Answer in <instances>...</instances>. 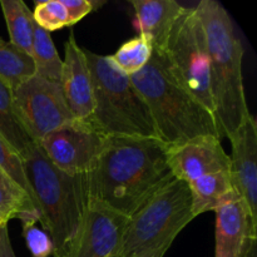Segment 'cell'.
I'll return each instance as SVG.
<instances>
[{"label": "cell", "instance_id": "cell-1", "mask_svg": "<svg viewBox=\"0 0 257 257\" xmlns=\"http://www.w3.org/2000/svg\"><path fill=\"white\" fill-rule=\"evenodd\" d=\"M168 147L158 138L113 136L84 175L88 202L130 217L156 191L172 181Z\"/></svg>", "mask_w": 257, "mask_h": 257}, {"label": "cell", "instance_id": "cell-2", "mask_svg": "<svg viewBox=\"0 0 257 257\" xmlns=\"http://www.w3.org/2000/svg\"><path fill=\"white\" fill-rule=\"evenodd\" d=\"M207 42L213 115L221 137H230L248 112L242 77V43L232 19L217 0H201L195 8Z\"/></svg>", "mask_w": 257, "mask_h": 257}, {"label": "cell", "instance_id": "cell-3", "mask_svg": "<svg viewBox=\"0 0 257 257\" xmlns=\"http://www.w3.org/2000/svg\"><path fill=\"white\" fill-rule=\"evenodd\" d=\"M130 78L150 110L157 138L166 146L201 136L221 138L212 113L173 79L162 53L153 52L148 64Z\"/></svg>", "mask_w": 257, "mask_h": 257}, {"label": "cell", "instance_id": "cell-4", "mask_svg": "<svg viewBox=\"0 0 257 257\" xmlns=\"http://www.w3.org/2000/svg\"><path fill=\"white\" fill-rule=\"evenodd\" d=\"M40 223L52 238L54 256L75 235L87 208L84 175H68L55 167L37 143L22 158Z\"/></svg>", "mask_w": 257, "mask_h": 257}, {"label": "cell", "instance_id": "cell-5", "mask_svg": "<svg viewBox=\"0 0 257 257\" xmlns=\"http://www.w3.org/2000/svg\"><path fill=\"white\" fill-rule=\"evenodd\" d=\"M93 84L94 109L88 119L104 135L113 137L157 138L150 110L110 55L85 50Z\"/></svg>", "mask_w": 257, "mask_h": 257}, {"label": "cell", "instance_id": "cell-6", "mask_svg": "<svg viewBox=\"0 0 257 257\" xmlns=\"http://www.w3.org/2000/svg\"><path fill=\"white\" fill-rule=\"evenodd\" d=\"M195 218L187 182L173 178L128 217L119 257L170 243Z\"/></svg>", "mask_w": 257, "mask_h": 257}, {"label": "cell", "instance_id": "cell-7", "mask_svg": "<svg viewBox=\"0 0 257 257\" xmlns=\"http://www.w3.org/2000/svg\"><path fill=\"white\" fill-rule=\"evenodd\" d=\"M162 55L173 79L213 114L210 55L195 8H185L171 30Z\"/></svg>", "mask_w": 257, "mask_h": 257}, {"label": "cell", "instance_id": "cell-8", "mask_svg": "<svg viewBox=\"0 0 257 257\" xmlns=\"http://www.w3.org/2000/svg\"><path fill=\"white\" fill-rule=\"evenodd\" d=\"M15 114L32 142L39 143L57 128L75 119L60 82L34 74L13 90Z\"/></svg>", "mask_w": 257, "mask_h": 257}, {"label": "cell", "instance_id": "cell-9", "mask_svg": "<svg viewBox=\"0 0 257 257\" xmlns=\"http://www.w3.org/2000/svg\"><path fill=\"white\" fill-rule=\"evenodd\" d=\"M109 136L89 119H73L37 143L48 160L68 175H85L97 163Z\"/></svg>", "mask_w": 257, "mask_h": 257}, {"label": "cell", "instance_id": "cell-10", "mask_svg": "<svg viewBox=\"0 0 257 257\" xmlns=\"http://www.w3.org/2000/svg\"><path fill=\"white\" fill-rule=\"evenodd\" d=\"M127 221L102 203L88 202L75 235L54 257H119Z\"/></svg>", "mask_w": 257, "mask_h": 257}, {"label": "cell", "instance_id": "cell-11", "mask_svg": "<svg viewBox=\"0 0 257 257\" xmlns=\"http://www.w3.org/2000/svg\"><path fill=\"white\" fill-rule=\"evenodd\" d=\"M167 163L176 180L191 182L211 173L230 170V156L221 138L201 136L187 142L167 146Z\"/></svg>", "mask_w": 257, "mask_h": 257}, {"label": "cell", "instance_id": "cell-12", "mask_svg": "<svg viewBox=\"0 0 257 257\" xmlns=\"http://www.w3.org/2000/svg\"><path fill=\"white\" fill-rule=\"evenodd\" d=\"M230 176L238 197L257 222V120L252 114L228 137Z\"/></svg>", "mask_w": 257, "mask_h": 257}, {"label": "cell", "instance_id": "cell-13", "mask_svg": "<svg viewBox=\"0 0 257 257\" xmlns=\"http://www.w3.org/2000/svg\"><path fill=\"white\" fill-rule=\"evenodd\" d=\"M216 212L215 257H257V222L242 200Z\"/></svg>", "mask_w": 257, "mask_h": 257}, {"label": "cell", "instance_id": "cell-14", "mask_svg": "<svg viewBox=\"0 0 257 257\" xmlns=\"http://www.w3.org/2000/svg\"><path fill=\"white\" fill-rule=\"evenodd\" d=\"M64 48L65 57L63 60L60 85L68 107L75 119H87L94 109V99L92 75L84 49L78 45L73 32H70Z\"/></svg>", "mask_w": 257, "mask_h": 257}, {"label": "cell", "instance_id": "cell-15", "mask_svg": "<svg viewBox=\"0 0 257 257\" xmlns=\"http://www.w3.org/2000/svg\"><path fill=\"white\" fill-rule=\"evenodd\" d=\"M136 28L151 42L153 52L163 53L173 25L185 10L175 0H131Z\"/></svg>", "mask_w": 257, "mask_h": 257}, {"label": "cell", "instance_id": "cell-16", "mask_svg": "<svg viewBox=\"0 0 257 257\" xmlns=\"http://www.w3.org/2000/svg\"><path fill=\"white\" fill-rule=\"evenodd\" d=\"M192 198V213L195 217L201 213L217 211L222 206L241 200L235 191L230 171L211 173L188 182Z\"/></svg>", "mask_w": 257, "mask_h": 257}, {"label": "cell", "instance_id": "cell-17", "mask_svg": "<svg viewBox=\"0 0 257 257\" xmlns=\"http://www.w3.org/2000/svg\"><path fill=\"white\" fill-rule=\"evenodd\" d=\"M13 218L22 223L40 222V213L29 195L0 171V225H8Z\"/></svg>", "mask_w": 257, "mask_h": 257}, {"label": "cell", "instance_id": "cell-18", "mask_svg": "<svg viewBox=\"0 0 257 257\" xmlns=\"http://www.w3.org/2000/svg\"><path fill=\"white\" fill-rule=\"evenodd\" d=\"M0 7L7 23L10 44L32 57L34 28L32 10L22 0H0Z\"/></svg>", "mask_w": 257, "mask_h": 257}, {"label": "cell", "instance_id": "cell-19", "mask_svg": "<svg viewBox=\"0 0 257 257\" xmlns=\"http://www.w3.org/2000/svg\"><path fill=\"white\" fill-rule=\"evenodd\" d=\"M0 137L20 156L24 157L34 145L18 120L13 103V90L0 79Z\"/></svg>", "mask_w": 257, "mask_h": 257}, {"label": "cell", "instance_id": "cell-20", "mask_svg": "<svg viewBox=\"0 0 257 257\" xmlns=\"http://www.w3.org/2000/svg\"><path fill=\"white\" fill-rule=\"evenodd\" d=\"M32 59L35 74L53 82H60L63 60L55 49L50 33L45 32L35 23L33 28Z\"/></svg>", "mask_w": 257, "mask_h": 257}, {"label": "cell", "instance_id": "cell-21", "mask_svg": "<svg viewBox=\"0 0 257 257\" xmlns=\"http://www.w3.org/2000/svg\"><path fill=\"white\" fill-rule=\"evenodd\" d=\"M34 74L35 68L32 57L0 38V79L14 90Z\"/></svg>", "mask_w": 257, "mask_h": 257}, {"label": "cell", "instance_id": "cell-22", "mask_svg": "<svg viewBox=\"0 0 257 257\" xmlns=\"http://www.w3.org/2000/svg\"><path fill=\"white\" fill-rule=\"evenodd\" d=\"M152 54L153 48L150 40L143 35H137L123 43L110 58L123 73L131 77L148 64Z\"/></svg>", "mask_w": 257, "mask_h": 257}, {"label": "cell", "instance_id": "cell-23", "mask_svg": "<svg viewBox=\"0 0 257 257\" xmlns=\"http://www.w3.org/2000/svg\"><path fill=\"white\" fill-rule=\"evenodd\" d=\"M32 14L35 24L48 33L69 27V17L62 0L35 2Z\"/></svg>", "mask_w": 257, "mask_h": 257}, {"label": "cell", "instance_id": "cell-24", "mask_svg": "<svg viewBox=\"0 0 257 257\" xmlns=\"http://www.w3.org/2000/svg\"><path fill=\"white\" fill-rule=\"evenodd\" d=\"M0 171L4 172L9 178H12L19 187H22L29 195L35 207L38 208L34 200V195H33L32 188H30L29 181L27 178L22 157L2 137H0ZM38 211H39V208H38Z\"/></svg>", "mask_w": 257, "mask_h": 257}, {"label": "cell", "instance_id": "cell-25", "mask_svg": "<svg viewBox=\"0 0 257 257\" xmlns=\"http://www.w3.org/2000/svg\"><path fill=\"white\" fill-rule=\"evenodd\" d=\"M23 225V236L25 245L33 257H48L54 255V245L45 231L37 227V222H27Z\"/></svg>", "mask_w": 257, "mask_h": 257}, {"label": "cell", "instance_id": "cell-26", "mask_svg": "<svg viewBox=\"0 0 257 257\" xmlns=\"http://www.w3.org/2000/svg\"><path fill=\"white\" fill-rule=\"evenodd\" d=\"M69 17V27L77 24L84 17L94 10L99 9L105 2L99 0H62Z\"/></svg>", "mask_w": 257, "mask_h": 257}, {"label": "cell", "instance_id": "cell-27", "mask_svg": "<svg viewBox=\"0 0 257 257\" xmlns=\"http://www.w3.org/2000/svg\"><path fill=\"white\" fill-rule=\"evenodd\" d=\"M0 257H17L10 241L8 225L0 227Z\"/></svg>", "mask_w": 257, "mask_h": 257}, {"label": "cell", "instance_id": "cell-28", "mask_svg": "<svg viewBox=\"0 0 257 257\" xmlns=\"http://www.w3.org/2000/svg\"><path fill=\"white\" fill-rule=\"evenodd\" d=\"M170 243H163V245L155 246V247H148L145 250H140L137 252H132L124 257H163L170 250Z\"/></svg>", "mask_w": 257, "mask_h": 257}, {"label": "cell", "instance_id": "cell-29", "mask_svg": "<svg viewBox=\"0 0 257 257\" xmlns=\"http://www.w3.org/2000/svg\"><path fill=\"white\" fill-rule=\"evenodd\" d=\"M0 227H2V225H0Z\"/></svg>", "mask_w": 257, "mask_h": 257}]
</instances>
